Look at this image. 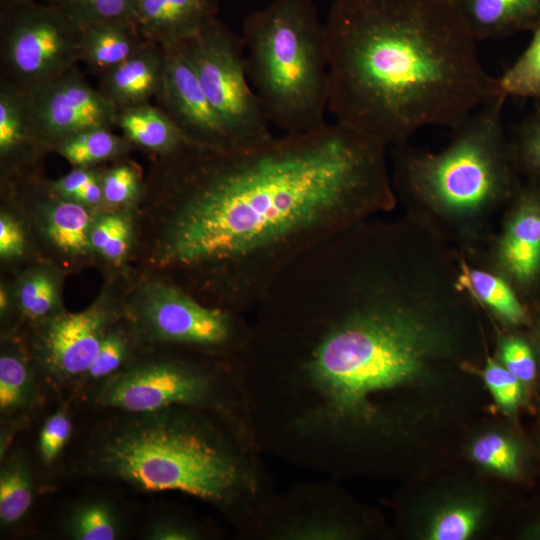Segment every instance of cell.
<instances>
[{
  "label": "cell",
  "mask_w": 540,
  "mask_h": 540,
  "mask_svg": "<svg viewBox=\"0 0 540 540\" xmlns=\"http://www.w3.org/2000/svg\"><path fill=\"white\" fill-rule=\"evenodd\" d=\"M324 23L328 112L385 146L501 94L454 0H333Z\"/></svg>",
  "instance_id": "3"
},
{
  "label": "cell",
  "mask_w": 540,
  "mask_h": 540,
  "mask_svg": "<svg viewBox=\"0 0 540 540\" xmlns=\"http://www.w3.org/2000/svg\"><path fill=\"white\" fill-rule=\"evenodd\" d=\"M164 69L156 104L186 140L213 149H235L178 44L164 45Z\"/></svg>",
  "instance_id": "15"
},
{
  "label": "cell",
  "mask_w": 540,
  "mask_h": 540,
  "mask_svg": "<svg viewBox=\"0 0 540 540\" xmlns=\"http://www.w3.org/2000/svg\"><path fill=\"white\" fill-rule=\"evenodd\" d=\"M235 149L274 135L247 74L244 43L218 18L178 43Z\"/></svg>",
  "instance_id": "9"
},
{
  "label": "cell",
  "mask_w": 540,
  "mask_h": 540,
  "mask_svg": "<svg viewBox=\"0 0 540 540\" xmlns=\"http://www.w3.org/2000/svg\"><path fill=\"white\" fill-rule=\"evenodd\" d=\"M125 316L140 345L238 362L251 334L245 315L204 303L176 284L140 275Z\"/></svg>",
  "instance_id": "8"
},
{
  "label": "cell",
  "mask_w": 540,
  "mask_h": 540,
  "mask_svg": "<svg viewBox=\"0 0 540 540\" xmlns=\"http://www.w3.org/2000/svg\"><path fill=\"white\" fill-rule=\"evenodd\" d=\"M63 529L73 540H115L121 536L123 526L111 502L93 498L78 503L69 511Z\"/></svg>",
  "instance_id": "29"
},
{
  "label": "cell",
  "mask_w": 540,
  "mask_h": 540,
  "mask_svg": "<svg viewBox=\"0 0 540 540\" xmlns=\"http://www.w3.org/2000/svg\"><path fill=\"white\" fill-rule=\"evenodd\" d=\"M148 41L129 18L94 23L80 28V62L99 77Z\"/></svg>",
  "instance_id": "20"
},
{
  "label": "cell",
  "mask_w": 540,
  "mask_h": 540,
  "mask_svg": "<svg viewBox=\"0 0 540 540\" xmlns=\"http://www.w3.org/2000/svg\"><path fill=\"white\" fill-rule=\"evenodd\" d=\"M25 93L31 122L48 152L83 130L114 127L117 109L90 85L78 65Z\"/></svg>",
  "instance_id": "14"
},
{
  "label": "cell",
  "mask_w": 540,
  "mask_h": 540,
  "mask_svg": "<svg viewBox=\"0 0 540 540\" xmlns=\"http://www.w3.org/2000/svg\"><path fill=\"white\" fill-rule=\"evenodd\" d=\"M249 425L189 406L125 413L92 441L87 471L142 491H176L225 513L244 536L273 493Z\"/></svg>",
  "instance_id": "4"
},
{
  "label": "cell",
  "mask_w": 540,
  "mask_h": 540,
  "mask_svg": "<svg viewBox=\"0 0 540 540\" xmlns=\"http://www.w3.org/2000/svg\"><path fill=\"white\" fill-rule=\"evenodd\" d=\"M385 254L331 237L253 310L238 369L262 452L331 475L390 472L437 412L447 343L396 295Z\"/></svg>",
  "instance_id": "1"
},
{
  "label": "cell",
  "mask_w": 540,
  "mask_h": 540,
  "mask_svg": "<svg viewBox=\"0 0 540 540\" xmlns=\"http://www.w3.org/2000/svg\"><path fill=\"white\" fill-rule=\"evenodd\" d=\"M483 380L504 412L512 414L517 410L523 397V383L503 364L489 358L483 370Z\"/></svg>",
  "instance_id": "39"
},
{
  "label": "cell",
  "mask_w": 540,
  "mask_h": 540,
  "mask_svg": "<svg viewBox=\"0 0 540 540\" xmlns=\"http://www.w3.org/2000/svg\"><path fill=\"white\" fill-rule=\"evenodd\" d=\"M469 456L481 468L501 477L515 479L522 473V449L517 440L503 431L480 433L469 446Z\"/></svg>",
  "instance_id": "31"
},
{
  "label": "cell",
  "mask_w": 540,
  "mask_h": 540,
  "mask_svg": "<svg viewBox=\"0 0 540 540\" xmlns=\"http://www.w3.org/2000/svg\"><path fill=\"white\" fill-rule=\"evenodd\" d=\"M48 151L31 122L25 91L0 80V177L42 171Z\"/></svg>",
  "instance_id": "16"
},
{
  "label": "cell",
  "mask_w": 540,
  "mask_h": 540,
  "mask_svg": "<svg viewBox=\"0 0 540 540\" xmlns=\"http://www.w3.org/2000/svg\"><path fill=\"white\" fill-rule=\"evenodd\" d=\"M108 284L84 310L62 312L32 324L27 346L33 364L51 386H77L112 324L125 315V294Z\"/></svg>",
  "instance_id": "12"
},
{
  "label": "cell",
  "mask_w": 540,
  "mask_h": 540,
  "mask_svg": "<svg viewBox=\"0 0 540 540\" xmlns=\"http://www.w3.org/2000/svg\"><path fill=\"white\" fill-rule=\"evenodd\" d=\"M366 518L340 490L327 483L272 493L248 536L269 540H348L366 535Z\"/></svg>",
  "instance_id": "13"
},
{
  "label": "cell",
  "mask_w": 540,
  "mask_h": 540,
  "mask_svg": "<svg viewBox=\"0 0 540 540\" xmlns=\"http://www.w3.org/2000/svg\"><path fill=\"white\" fill-rule=\"evenodd\" d=\"M143 188L142 171L129 156L104 167L102 190L105 209L135 208L142 197Z\"/></svg>",
  "instance_id": "33"
},
{
  "label": "cell",
  "mask_w": 540,
  "mask_h": 540,
  "mask_svg": "<svg viewBox=\"0 0 540 540\" xmlns=\"http://www.w3.org/2000/svg\"><path fill=\"white\" fill-rule=\"evenodd\" d=\"M511 150L522 166L540 179V99L517 125Z\"/></svg>",
  "instance_id": "38"
},
{
  "label": "cell",
  "mask_w": 540,
  "mask_h": 540,
  "mask_svg": "<svg viewBox=\"0 0 540 540\" xmlns=\"http://www.w3.org/2000/svg\"><path fill=\"white\" fill-rule=\"evenodd\" d=\"M139 340L124 315L110 326L100 348L86 373L77 386L99 383L120 371L132 360V353Z\"/></svg>",
  "instance_id": "30"
},
{
  "label": "cell",
  "mask_w": 540,
  "mask_h": 540,
  "mask_svg": "<svg viewBox=\"0 0 540 540\" xmlns=\"http://www.w3.org/2000/svg\"><path fill=\"white\" fill-rule=\"evenodd\" d=\"M64 275L53 263L41 260L30 264L11 284L15 307L31 324L65 311L62 304Z\"/></svg>",
  "instance_id": "24"
},
{
  "label": "cell",
  "mask_w": 540,
  "mask_h": 540,
  "mask_svg": "<svg viewBox=\"0 0 540 540\" xmlns=\"http://www.w3.org/2000/svg\"><path fill=\"white\" fill-rule=\"evenodd\" d=\"M509 224L501 245L507 269L520 281L540 269V196L529 194Z\"/></svg>",
  "instance_id": "25"
},
{
  "label": "cell",
  "mask_w": 540,
  "mask_h": 540,
  "mask_svg": "<svg viewBox=\"0 0 540 540\" xmlns=\"http://www.w3.org/2000/svg\"><path fill=\"white\" fill-rule=\"evenodd\" d=\"M500 357L506 367L523 384L531 383L536 376V362L529 345L518 337L505 339L500 348Z\"/></svg>",
  "instance_id": "41"
},
{
  "label": "cell",
  "mask_w": 540,
  "mask_h": 540,
  "mask_svg": "<svg viewBox=\"0 0 540 540\" xmlns=\"http://www.w3.org/2000/svg\"><path fill=\"white\" fill-rule=\"evenodd\" d=\"M533 32L528 47L497 78L498 89L506 98L540 99V27Z\"/></svg>",
  "instance_id": "34"
},
{
  "label": "cell",
  "mask_w": 540,
  "mask_h": 540,
  "mask_svg": "<svg viewBox=\"0 0 540 540\" xmlns=\"http://www.w3.org/2000/svg\"><path fill=\"white\" fill-rule=\"evenodd\" d=\"M105 166L72 167L65 175L50 180V184L54 191L64 198L91 209H105L102 190Z\"/></svg>",
  "instance_id": "35"
},
{
  "label": "cell",
  "mask_w": 540,
  "mask_h": 540,
  "mask_svg": "<svg viewBox=\"0 0 540 540\" xmlns=\"http://www.w3.org/2000/svg\"><path fill=\"white\" fill-rule=\"evenodd\" d=\"M499 94L453 128L451 144L437 155L400 154L406 186L452 210H470L510 184L509 152Z\"/></svg>",
  "instance_id": "6"
},
{
  "label": "cell",
  "mask_w": 540,
  "mask_h": 540,
  "mask_svg": "<svg viewBox=\"0 0 540 540\" xmlns=\"http://www.w3.org/2000/svg\"><path fill=\"white\" fill-rule=\"evenodd\" d=\"M489 505L485 498L460 494L444 497L428 508L419 535L428 540H467L485 527Z\"/></svg>",
  "instance_id": "22"
},
{
  "label": "cell",
  "mask_w": 540,
  "mask_h": 540,
  "mask_svg": "<svg viewBox=\"0 0 540 540\" xmlns=\"http://www.w3.org/2000/svg\"><path fill=\"white\" fill-rule=\"evenodd\" d=\"M31 233L23 218L8 204L0 212V259L2 264H18L30 257Z\"/></svg>",
  "instance_id": "37"
},
{
  "label": "cell",
  "mask_w": 540,
  "mask_h": 540,
  "mask_svg": "<svg viewBox=\"0 0 540 540\" xmlns=\"http://www.w3.org/2000/svg\"><path fill=\"white\" fill-rule=\"evenodd\" d=\"M383 144L336 122L250 148L153 157L135 208L140 275L246 315L298 259L392 199Z\"/></svg>",
  "instance_id": "2"
},
{
  "label": "cell",
  "mask_w": 540,
  "mask_h": 540,
  "mask_svg": "<svg viewBox=\"0 0 540 540\" xmlns=\"http://www.w3.org/2000/svg\"><path fill=\"white\" fill-rule=\"evenodd\" d=\"M80 62V28L46 2L0 11V80L27 92Z\"/></svg>",
  "instance_id": "10"
},
{
  "label": "cell",
  "mask_w": 540,
  "mask_h": 540,
  "mask_svg": "<svg viewBox=\"0 0 540 540\" xmlns=\"http://www.w3.org/2000/svg\"><path fill=\"white\" fill-rule=\"evenodd\" d=\"M114 127L133 148L153 157L167 155L189 143L164 110L151 102L118 109Z\"/></svg>",
  "instance_id": "23"
},
{
  "label": "cell",
  "mask_w": 540,
  "mask_h": 540,
  "mask_svg": "<svg viewBox=\"0 0 540 540\" xmlns=\"http://www.w3.org/2000/svg\"><path fill=\"white\" fill-rule=\"evenodd\" d=\"M34 496V479L30 462L23 453L9 456L0 469V523L2 528L18 524Z\"/></svg>",
  "instance_id": "28"
},
{
  "label": "cell",
  "mask_w": 540,
  "mask_h": 540,
  "mask_svg": "<svg viewBox=\"0 0 540 540\" xmlns=\"http://www.w3.org/2000/svg\"><path fill=\"white\" fill-rule=\"evenodd\" d=\"M248 78L270 123L284 134L327 125L329 50L314 0H272L243 20Z\"/></svg>",
  "instance_id": "5"
},
{
  "label": "cell",
  "mask_w": 540,
  "mask_h": 540,
  "mask_svg": "<svg viewBox=\"0 0 540 540\" xmlns=\"http://www.w3.org/2000/svg\"><path fill=\"white\" fill-rule=\"evenodd\" d=\"M93 401L100 407L124 413L196 407L249 425L238 362L180 351L166 350L155 357L131 361L99 382Z\"/></svg>",
  "instance_id": "7"
},
{
  "label": "cell",
  "mask_w": 540,
  "mask_h": 540,
  "mask_svg": "<svg viewBox=\"0 0 540 540\" xmlns=\"http://www.w3.org/2000/svg\"><path fill=\"white\" fill-rule=\"evenodd\" d=\"M527 535L532 536L533 538L540 539V523H538V524L534 525L532 528H530Z\"/></svg>",
  "instance_id": "45"
},
{
  "label": "cell",
  "mask_w": 540,
  "mask_h": 540,
  "mask_svg": "<svg viewBox=\"0 0 540 540\" xmlns=\"http://www.w3.org/2000/svg\"><path fill=\"white\" fill-rule=\"evenodd\" d=\"M15 308L14 297L11 289V284L1 283L0 287V314L1 319H5Z\"/></svg>",
  "instance_id": "43"
},
{
  "label": "cell",
  "mask_w": 540,
  "mask_h": 540,
  "mask_svg": "<svg viewBox=\"0 0 540 540\" xmlns=\"http://www.w3.org/2000/svg\"><path fill=\"white\" fill-rule=\"evenodd\" d=\"M135 240V208L97 212L90 230V243L97 259L120 266L132 256Z\"/></svg>",
  "instance_id": "27"
},
{
  "label": "cell",
  "mask_w": 540,
  "mask_h": 540,
  "mask_svg": "<svg viewBox=\"0 0 540 540\" xmlns=\"http://www.w3.org/2000/svg\"><path fill=\"white\" fill-rule=\"evenodd\" d=\"M79 28L130 18V0H45Z\"/></svg>",
  "instance_id": "36"
},
{
  "label": "cell",
  "mask_w": 540,
  "mask_h": 540,
  "mask_svg": "<svg viewBox=\"0 0 540 540\" xmlns=\"http://www.w3.org/2000/svg\"><path fill=\"white\" fill-rule=\"evenodd\" d=\"M36 0H0V11L15 8Z\"/></svg>",
  "instance_id": "44"
},
{
  "label": "cell",
  "mask_w": 540,
  "mask_h": 540,
  "mask_svg": "<svg viewBox=\"0 0 540 540\" xmlns=\"http://www.w3.org/2000/svg\"><path fill=\"white\" fill-rule=\"evenodd\" d=\"M133 146L112 127L83 130L57 143L52 152L63 157L72 167L101 166L128 157Z\"/></svg>",
  "instance_id": "26"
},
{
  "label": "cell",
  "mask_w": 540,
  "mask_h": 540,
  "mask_svg": "<svg viewBox=\"0 0 540 540\" xmlns=\"http://www.w3.org/2000/svg\"><path fill=\"white\" fill-rule=\"evenodd\" d=\"M479 41L506 38L540 27V0H454Z\"/></svg>",
  "instance_id": "19"
},
{
  "label": "cell",
  "mask_w": 540,
  "mask_h": 540,
  "mask_svg": "<svg viewBox=\"0 0 540 540\" xmlns=\"http://www.w3.org/2000/svg\"><path fill=\"white\" fill-rule=\"evenodd\" d=\"M164 50L148 41L140 50L99 76L97 89L118 110L149 103L162 82Z\"/></svg>",
  "instance_id": "18"
},
{
  "label": "cell",
  "mask_w": 540,
  "mask_h": 540,
  "mask_svg": "<svg viewBox=\"0 0 540 540\" xmlns=\"http://www.w3.org/2000/svg\"><path fill=\"white\" fill-rule=\"evenodd\" d=\"M204 536L197 525L174 518L157 519L145 528L143 538L148 540H199Z\"/></svg>",
  "instance_id": "42"
},
{
  "label": "cell",
  "mask_w": 540,
  "mask_h": 540,
  "mask_svg": "<svg viewBox=\"0 0 540 540\" xmlns=\"http://www.w3.org/2000/svg\"><path fill=\"white\" fill-rule=\"evenodd\" d=\"M72 433L68 410L59 407L44 421L38 436L37 451L41 463L52 465L60 456Z\"/></svg>",
  "instance_id": "40"
},
{
  "label": "cell",
  "mask_w": 540,
  "mask_h": 540,
  "mask_svg": "<svg viewBox=\"0 0 540 540\" xmlns=\"http://www.w3.org/2000/svg\"><path fill=\"white\" fill-rule=\"evenodd\" d=\"M37 370L28 349L14 339L2 341L0 353V414L16 420L38 403Z\"/></svg>",
  "instance_id": "21"
},
{
  "label": "cell",
  "mask_w": 540,
  "mask_h": 540,
  "mask_svg": "<svg viewBox=\"0 0 540 540\" xmlns=\"http://www.w3.org/2000/svg\"><path fill=\"white\" fill-rule=\"evenodd\" d=\"M216 0H130V18L144 37L178 44L217 19Z\"/></svg>",
  "instance_id": "17"
},
{
  "label": "cell",
  "mask_w": 540,
  "mask_h": 540,
  "mask_svg": "<svg viewBox=\"0 0 540 540\" xmlns=\"http://www.w3.org/2000/svg\"><path fill=\"white\" fill-rule=\"evenodd\" d=\"M1 192L25 221L43 260L65 273L97 260L90 230L99 210L59 195L42 171L1 179Z\"/></svg>",
  "instance_id": "11"
},
{
  "label": "cell",
  "mask_w": 540,
  "mask_h": 540,
  "mask_svg": "<svg viewBox=\"0 0 540 540\" xmlns=\"http://www.w3.org/2000/svg\"><path fill=\"white\" fill-rule=\"evenodd\" d=\"M460 285L511 324L525 321V311L510 286L498 276L463 266Z\"/></svg>",
  "instance_id": "32"
}]
</instances>
